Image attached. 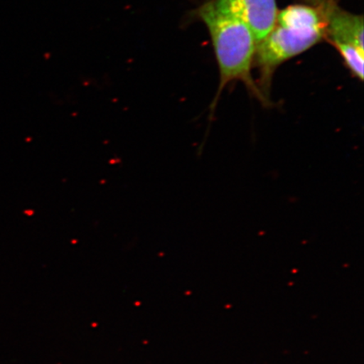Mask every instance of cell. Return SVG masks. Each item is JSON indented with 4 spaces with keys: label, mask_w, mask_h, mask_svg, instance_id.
Masks as SVG:
<instances>
[{
    "label": "cell",
    "mask_w": 364,
    "mask_h": 364,
    "mask_svg": "<svg viewBox=\"0 0 364 364\" xmlns=\"http://www.w3.org/2000/svg\"><path fill=\"white\" fill-rule=\"evenodd\" d=\"M196 13L210 34L220 68V86L210 108V116L222 91L234 81L242 82L264 105L269 102L252 79V68L257 43L247 23L217 0L205 3Z\"/></svg>",
    "instance_id": "cell-1"
},
{
    "label": "cell",
    "mask_w": 364,
    "mask_h": 364,
    "mask_svg": "<svg viewBox=\"0 0 364 364\" xmlns=\"http://www.w3.org/2000/svg\"><path fill=\"white\" fill-rule=\"evenodd\" d=\"M326 38V24L317 6L294 4L277 14L274 26L257 45L254 63L261 71L262 88L269 93L273 73L282 63Z\"/></svg>",
    "instance_id": "cell-2"
},
{
    "label": "cell",
    "mask_w": 364,
    "mask_h": 364,
    "mask_svg": "<svg viewBox=\"0 0 364 364\" xmlns=\"http://www.w3.org/2000/svg\"><path fill=\"white\" fill-rule=\"evenodd\" d=\"M326 24V38L332 45L349 44L363 49V18L341 9L332 0H318Z\"/></svg>",
    "instance_id": "cell-3"
},
{
    "label": "cell",
    "mask_w": 364,
    "mask_h": 364,
    "mask_svg": "<svg viewBox=\"0 0 364 364\" xmlns=\"http://www.w3.org/2000/svg\"><path fill=\"white\" fill-rule=\"evenodd\" d=\"M242 19L260 43L270 33L277 20L276 0H217Z\"/></svg>",
    "instance_id": "cell-4"
},
{
    "label": "cell",
    "mask_w": 364,
    "mask_h": 364,
    "mask_svg": "<svg viewBox=\"0 0 364 364\" xmlns=\"http://www.w3.org/2000/svg\"><path fill=\"white\" fill-rule=\"evenodd\" d=\"M334 47L343 58L345 65L359 80H363V49L349 44H336Z\"/></svg>",
    "instance_id": "cell-5"
}]
</instances>
